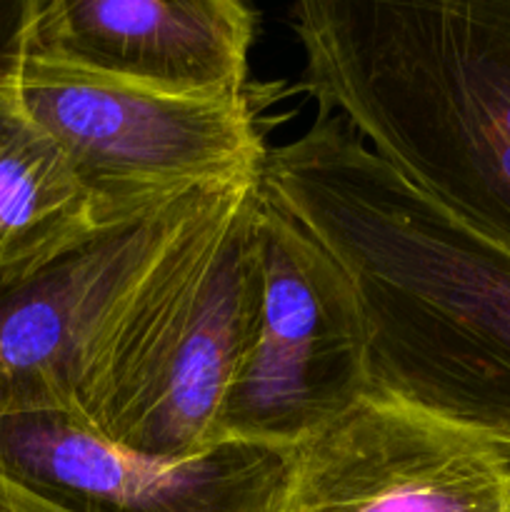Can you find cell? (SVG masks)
Wrapping results in <instances>:
<instances>
[{
    "instance_id": "cell-3",
    "label": "cell",
    "mask_w": 510,
    "mask_h": 512,
    "mask_svg": "<svg viewBox=\"0 0 510 512\" xmlns=\"http://www.w3.org/2000/svg\"><path fill=\"white\" fill-rule=\"evenodd\" d=\"M255 185L205 190L0 283V418L95 430L153 355Z\"/></svg>"
},
{
    "instance_id": "cell-7",
    "label": "cell",
    "mask_w": 510,
    "mask_h": 512,
    "mask_svg": "<svg viewBox=\"0 0 510 512\" xmlns=\"http://www.w3.org/2000/svg\"><path fill=\"white\" fill-rule=\"evenodd\" d=\"M290 450L220 443L158 458L60 413L0 418V512H270Z\"/></svg>"
},
{
    "instance_id": "cell-2",
    "label": "cell",
    "mask_w": 510,
    "mask_h": 512,
    "mask_svg": "<svg viewBox=\"0 0 510 512\" xmlns=\"http://www.w3.org/2000/svg\"><path fill=\"white\" fill-rule=\"evenodd\" d=\"M300 90L510 250V0H305Z\"/></svg>"
},
{
    "instance_id": "cell-9",
    "label": "cell",
    "mask_w": 510,
    "mask_h": 512,
    "mask_svg": "<svg viewBox=\"0 0 510 512\" xmlns=\"http://www.w3.org/2000/svg\"><path fill=\"white\" fill-rule=\"evenodd\" d=\"M258 15L238 0H30L23 50L195 95H245Z\"/></svg>"
},
{
    "instance_id": "cell-10",
    "label": "cell",
    "mask_w": 510,
    "mask_h": 512,
    "mask_svg": "<svg viewBox=\"0 0 510 512\" xmlns=\"http://www.w3.org/2000/svg\"><path fill=\"white\" fill-rule=\"evenodd\" d=\"M105 233L60 145L0 80V283L23 280Z\"/></svg>"
},
{
    "instance_id": "cell-8",
    "label": "cell",
    "mask_w": 510,
    "mask_h": 512,
    "mask_svg": "<svg viewBox=\"0 0 510 512\" xmlns=\"http://www.w3.org/2000/svg\"><path fill=\"white\" fill-rule=\"evenodd\" d=\"M258 198V188L245 195L148 363L93 433L158 458H190L223 443L225 405L263 298Z\"/></svg>"
},
{
    "instance_id": "cell-1",
    "label": "cell",
    "mask_w": 510,
    "mask_h": 512,
    "mask_svg": "<svg viewBox=\"0 0 510 512\" xmlns=\"http://www.w3.org/2000/svg\"><path fill=\"white\" fill-rule=\"evenodd\" d=\"M258 190L348 275L368 390L510 445V250L420 193L340 115L268 148Z\"/></svg>"
},
{
    "instance_id": "cell-5",
    "label": "cell",
    "mask_w": 510,
    "mask_h": 512,
    "mask_svg": "<svg viewBox=\"0 0 510 512\" xmlns=\"http://www.w3.org/2000/svg\"><path fill=\"white\" fill-rule=\"evenodd\" d=\"M255 233L263 298L225 405L223 443L293 450L368 393L363 325L338 260L263 195Z\"/></svg>"
},
{
    "instance_id": "cell-6",
    "label": "cell",
    "mask_w": 510,
    "mask_h": 512,
    "mask_svg": "<svg viewBox=\"0 0 510 512\" xmlns=\"http://www.w3.org/2000/svg\"><path fill=\"white\" fill-rule=\"evenodd\" d=\"M270 512H510V445L368 390L290 450Z\"/></svg>"
},
{
    "instance_id": "cell-11",
    "label": "cell",
    "mask_w": 510,
    "mask_h": 512,
    "mask_svg": "<svg viewBox=\"0 0 510 512\" xmlns=\"http://www.w3.org/2000/svg\"><path fill=\"white\" fill-rule=\"evenodd\" d=\"M30 0H0V80L10 73L23 50V30Z\"/></svg>"
},
{
    "instance_id": "cell-4",
    "label": "cell",
    "mask_w": 510,
    "mask_h": 512,
    "mask_svg": "<svg viewBox=\"0 0 510 512\" xmlns=\"http://www.w3.org/2000/svg\"><path fill=\"white\" fill-rule=\"evenodd\" d=\"M5 83L60 145L103 230L260 180L268 145L245 95L173 93L28 50Z\"/></svg>"
}]
</instances>
